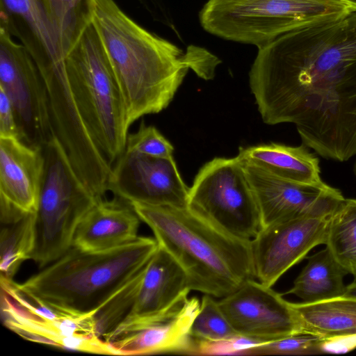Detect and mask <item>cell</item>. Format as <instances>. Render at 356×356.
Instances as JSON below:
<instances>
[{"label": "cell", "instance_id": "obj_4", "mask_svg": "<svg viewBox=\"0 0 356 356\" xmlns=\"http://www.w3.org/2000/svg\"><path fill=\"white\" fill-rule=\"evenodd\" d=\"M157 248L156 239L147 236L101 252H85L71 246L15 286L29 299L60 312L95 314L144 268Z\"/></svg>", "mask_w": 356, "mask_h": 356}, {"label": "cell", "instance_id": "obj_14", "mask_svg": "<svg viewBox=\"0 0 356 356\" xmlns=\"http://www.w3.org/2000/svg\"><path fill=\"white\" fill-rule=\"evenodd\" d=\"M191 289L187 275L165 250L158 248L145 266L134 303L109 342L167 321L180 309Z\"/></svg>", "mask_w": 356, "mask_h": 356}, {"label": "cell", "instance_id": "obj_1", "mask_svg": "<svg viewBox=\"0 0 356 356\" xmlns=\"http://www.w3.org/2000/svg\"><path fill=\"white\" fill-rule=\"evenodd\" d=\"M249 83L266 124L292 123L302 145L340 162L356 154V8L258 47Z\"/></svg>", "mask_w": 356, "mask_h": 356}, {"label": "cell", "instance_id": "obj_12", "mask_svg": "<svg viewBox=\"0 0 356 356\" xmlns=\"http://www.w3.org/2000/svg\"><path fill=\"white\" fill-rule=\"evenodd\" d=\"M218 301L240 336L268 342L303 331L292 302L255 278Z\"/></svg>", "mask_w": 356, "mask_h": 356}, {"label": "cell", "instance_id": "obj_2", "mask_svg": "<svg viewBox=\"0 0 356 356\" xmlns=\"http://www.w3.org/2000/svg\"><path fill=\"white\" fill-rule=\"evenodd\" d=\"M90 22L123 97L127 124L166 108L189 69L213 77L216 58L203 49L184 52L131 19L113 0H89Z\"/></svg>", "mask_w": 356, "mask_h": 356}, {"label": "cell", "instance_id": "obj_20", "mask_svg": "<svg viewBox=\"0 0 356 356\" xmlns=\"http://www.w3.org/2000/svg\"><path fill=\"white\" fill-rule=\"evenodd\" d=\"M302 330L341 343L356 341V298L339 297L314 303H292Z\"/></svg>", "mask_w": 356, "mask_h": 356}, {"label": "cell", "instance_id": "obj_16", "mask_svg": "<svg viewBox=\"0 0 356 356\" xmlns=\"http://www.w3.org/2000/svg\"><path fill=\"white\" fill-rule=\"evenodd\" d=\"M44 166L42 147L0 136V218L36 213Z\"/></svg>", "mask_w": 356, "mask_h": 356}, {"label": "cell", "instance_id": "obj_13", "mask_svg": "<svg viewBox=\"0 0 356 356\" xmlns=\"http://www.w3.org/2000/svg\"><path fill=\"white\" fill-rule=\"evenodd\" d=\"M189 189L172 156L126 150L113 164L108 181V191L129 203L186 207Z\"/></svg>", "mask_w": 356, "mask_h": 356}, {"label": "cell", "instance_id": "obj_6", "mask_svg": "<svg viewBox=\"0 0 356 356\" xmlns=\"http://www.w3.org/2000/svg\"><path fill=\"white\" fill-rule=\"evenodd\" d=\"M42 151L44 166L31 257L42 268L71 248L79 222L99 200L78 177L55 136Z\"/></svg>", "mask_w": 356, "mask_h": 356}, {"label": "cell", "instance_id": "obj_22", "mask_svg": "<svg viewBox=\"0 0 356 356\" xmlns=\"http://www.w3.org/2000/svg\"><path fill=\"white\" fill-rule=\"evenodd\" d=\"M1 10L22 20L40 47L31 53L53 64L65 61L58 33L40 0H1Z\"/></svg>", "mask_w": 356, "mask_h": 356}, {"label": "cell", "instance_id": "obj_26", "mask_svg": "<svg viewBox=\"0 0 356 356\" xmlns=\"http://www.w3.org/2000/svg\"><path fill=\"white\" fill-rule=\"evenodd\" d=\"M145 266L94 314L96 334L102 339L109 342L112 334L130 312L142 280Z\"/></svg>", "mask_w": 356, "mask_h": 356}, {"label": "cell", "instance_id": "obj_11", "mask_svg": "<svg viewBox=\"0 0 356 356\" xmlns=\"http://www.w3.org/2000/svg\"><path fill=\"white\" fill-rule=\"evenodd\" d=\"M242 161L259 207L262 227L302 217L330 216L345 199L339 189L323 181L303 184L291 181Z\"/></svg>", "mask_w": 356, "mask_h": 356}, {"label": "cell", "instance_id": "obj_31", "mask_svg": "<svg viewBox=\"0 0 356 356\" xmlns=\"http://www.w3.org/2000/svg\"><path fill=\"white\" fill-rule=\"evenodd\" d=\"M341 297L356 298V280L351 284L346 286L345 292Z\"/></svg>", "mask_w": 356, "mask_h": 356}, {"label": "cell", "instance_id": "obj_19", "mask_svg": "<svg viewBox=\"0 0 356 356\" xmlns=\"http://www.w3.org/2000/svg\"><path fill=\"white\" fill-rule=\"evenodd\" d=\"M238 156L284 179L303 184H318L319 159L305 145L298 147L270 143L240 147Z\"/></svg>", "mask_w": 356, "mask_h": 356}, {"label": "cell", "instance_id": "obj_27", "mask_svg": "<svg viewBox=\"0 0 356 356\" xmlns=\"http://www.w3.org/2000/svg\"><path fill=\"white\" fill-rule=\"evenodd\" d=\"M335 349L339 352L336 341L302 331L250 348L242 355H312L334 352Z\"/></svg>", "mask_w": 356, "mask_h": 356}, {"label": "cell", "instance_id": "obj_10", "mask_svg": "<svg viewBox=\"0 0 356 356\" xmlns=\"http://www.w3.org/2000/svg\"><path fill=\"white\" fill-rule=\"evenodd\" d=\"M0 88L10 99L21 140L42 148L54 136L45 86L33 56L27 47L12 38L8 19L2 14Z\"/></svg>", "mask_w": 356, "mask_h": 356}, {"label": "cell", "instance_id": "obj_5", "mask_svg": "<svg viewBox=\"0 0 356 356\" xmlns=\"http://www.w3.org/2000/svg\"><path fill=\"white\" fill-rule=\"evenodd\" d=\"M65 64L83 122L112 168L125 150L129 128L119 85L91 22L67 53Z\"/></svg>", "mask_w": 356, "mask_h": 356}, {"label": "cell", "instance_id": "obj_15", "mask_svg": "<svg viewBox=\"0 0 356 356\" xmlns=\"http://www.w3.org/2000/svg\"><path fill=\"white\" fill-rule=\"evenodd\" d=\"M331 216L298 218L261 227L251 240L257 280L272 287L312 249L325 244Z\"/></svg>", "mask_w": 356, "mask_h": 356}, {"label": "cell", "instance_id": "obj_17", "mask_svg": "<svg viewBox=\"0 0 356 356\" xmlns=\"http://www.w3.org/2000/svg\"><path fill=\"white\" fill-rule=\"evenodd\" d=\"M141 220L130 203L114 196L98 200L84 215L74 232L72 246L101 252L129 243L138 235Z\"/></svg>", "mask_w": 356, "mask_h": 356}, {"label": "cell", "instance_id": "obj_3", "mask_svg": "<svg viewBox=\"0 0 356 356\" xmlns=\"http://www.w3.org/2000/svg\"><path fill=\"white\" fill-rule=\"evenodd\" d=\"M130 204L158 245L182 267L191 291L222 298L256 278L250 240L230 234L188 207Z\"/></svg>", "mask_w": 356, "mask_h": 356}, {"label": "cell", "instance_id": "obj_9", "mask_svg": "<svg viewBox=\"0 0 356 356\" xmlns=\"http://www.w3.org/2000/svg\"><path fill=\"white\" fill-rule=\"evenodd\" d=\"M3 323L22 337L68 350L116 355L111 343L96 334L95 314L64 313L27 298L12 280L1 277Z\"/></svg>", "mask_w": 356, "mask_h": 356}, {"label": "cell", "instance_id": "obj_33", "mask_svg": "<svg viewBox=\"0 0 356 356\" xmlns=\"http://www.w3.org/2000/svg\"><path fill=\"white\" fill-rule=\"evenodd\" d=\"M354 173L355 175H356V161H355V165H354Z\"/></svg>", "mask_w": 356, "mask_h": 356}, {"label": "cell", "instance_id": "obj_7", "mask_svg": "<svg viewBox=\"0 0 356 356\" xmlns=\"http://www.w3.org/2000/svg\"><path fill=\"white\" fill-rule=\"evenodd\" d=\"M349 8L340 0H208L199 19L212 35L259 47L300 25Z\"/></svg>", "mask_w": 356, "mask_h": 356}, {"label": "cell", "instance_id": "obj_28", "mask_svg": "<svg viewBox=\"0 0 356 356\" xmlns=\"http://www.w3.org/2000/svg\"><path fill=\"white\" fill-rule=\"evenodd\" d=\"M213 296L204 294L200 307L191 325L196 341H221L239 336L234 330Z\"/></svg>", "mask_w": 356, "mask_h": 356}, {"label": "cell", "instance_id": "obj_30", "mask_svg": "<svg viewBox=\"0 0 356 356\" xmlns=\"http://www.w3.org/2000/svg\"><path fill=\"white\" fill-rule=\"evenodd\" d=\"M0 136L19 137L20 138L15 111L12 103L7 94L1 88Z\"/></svg>", "mask_w": 356, "mask_h": 356}, {"label": "cell", "instance_id": "obj_23", "mask_svg": "<svg viewBox=\"0 0 356 356\" xmlns=\"http://www.w3.org/2000/svg\"><path fill=\"white\" fill-rule=\"evenodd\" d=\"M35 213L0 219L1 277L12 280L21 264L31 259L35 243Z\"/></svg>", "mask_w": 356, "mask_h": 356}, {"label": "cell", "instance_id": "obj_29", "mask_svg": "<svg viewBox=\"0 0 356 356\" xmlns=\"http://www.w3.org/2000/svg\"><path fill=\"white\" fill-rule=\"evenodd\" d=\"M125 150L154 157L172 156V144L154 126H146L143 121L138 131L129 134Z\"/></svg>", "mask_w": 356, "mask_h": 356}, {"label": "cell", "instance_id": "obj_18", "mask_svg": "<svg viewBox=\"0 0 356 356\" xmlns=\"http://www.w3.org/2000/svg\"><path fill=\"white\" fill-rule=\"evenodd\" d=\"M200 307L198 298H188L178 312L168 320L125 334L110 343L116 355H195V343L191 329Z\"/></svg>", "mask_w": 356, "mask_h": 356}, {"label": "cell", "instance_id": "obj_24", "mask_svg": "<svg viewBox=\"0 0 356 356\" xmlns=\"http://www.w3.org/2000/svg\"><path fill=\"white\" fill-rule=\"evenodd\" d=\"M325 245L356 280V199L345 198L332 214Z\"/></svg>", "mask_w": 356, "mask_h": 356}, {"label": "cell", "instance_id": "obj_25", "mask_svg": "<svg viewBox=\"0 0 356 356\" xmlns=\"http://www.w3.org/2000/svg\"><path fill=\"white\" fill-rule=\"evenodd\" d=\"M67 56L90 23L89 0H40Z\"/></svg>", "mask_w": 356, "mask_h": 356}, {"label": "cell", "instance_id": "obj_8", "mask_svg": "<svg viewBox=\"0 0 356 356\" xmlns=\"http://www.w3.org/2000/svg\"><path fill=\"white\" fill-rule=\"evenodd\" d=\"M187 207L230 234L252 240L262 227L259 207L243 161L216 157L199 170Z\"/></svg>", "mask_w": 356, "mask_h": 356}, {"label": "cell", "instance_id": "obj_32", "mask_svg": "<svg viewBox=\"0 0 356 356\" xmlns=\"http://www.w3.org/2000/svg\"><path fill=\"white\" fill-rule=\"evenodd\" d=\"M346 3H347L350 7L356 8V0H340Z\"/></svg>", "mask_w": 356, "mask_h": 356}, {"label": "cell", "instance_id": "obj_21", "mask_svg": "<svg viewBox=\"0 0 356 356\" xmlns=\"http://www.w3.org/2000/svg\"><path fill=\"white\" fill-rule=\"evenodd\" d=\"M307 259V265L285 293L293 294L305 303L341 297L346 289L343 277L348 273L329 250L325 248Z\"/></svg>", "mask_w": 356, "mask_h": 356}]
</instances>
